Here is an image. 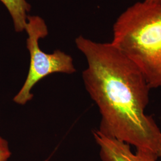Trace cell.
<instances>
[{
	"label": "cell",
	"mask_w": 161,
	"mask_h": 161,
	"mask_svg": "<svg viewBox=\"0 0 161 161\" xmlns=\"http://www.w3.org/2000/svg\"><path fill=\"white\" fill-rule=\"evenodd\" d=\"M75 44L86 58L82 80L101 115L98 130L137 150L157 155L161 130L144 112L150 88L141 70L112 42L79 36Z\"/></svg>",
	"instance_id": "1"
},
{
	"label": "cell",
	"mask_w": 161,
	"mask_h": 161,
	"mask_svg": "<svg viewBox=\"0 0 161 161\" xmlns=\"http://www.w3.org/2000/svg\"><path fill=\"white\" fill-rule=\"evenodd\" d=\"M141 70L150 88L161 87V3L129 7L113 26L111 42Z\"/></svg>",
	"instance_id": "2"
},
{
	"label": "cell",
	"mask_w": 161,
	"mask_h": 161,
	"mask_svg": "<svg viewBox=\"0 0 161 161\" xmlns=\"http://www.w3.org/2000/svg\"><path fill=\"white\" fill-rule=\"evenodd\" d=\"M25 31L28 35L26 47L30 54L28 74L23 86L13 98L19 105H25L33 98L34 86L48 75L55 73L72 74L76 72L72 57L57 50L53 53L41 50L39 40L46 38L48 34L45 20L38 16H29Z\"/></svg>",
	"instance_id": "3"
},
{
	"label": "cell",
	"mask_w": 161,
	"mask_h": 161,
	"mask_svg": "<svg viewBox=\"0 0 161 161\" xmlns=\"http://www.w3.org/2000/svg\"><path fill=\"white\" fill-rule=\"evenodd\" d=\"M94 138L100 147L102 161H161L155 153L136 150L133 153L130 144L107 136L98 130L92 131Z\"/></svg>",
	"instance_id": "4"
},
{
	"label": "cell",
	"mask_w": 161,
	"mask_h": 161,
	"mask_svg": "<svg viewBox=\"0 0 161 161\" xmlns=\"http://www.w3.org/2000/svg\"><path fill=\"white\" fill-rule=\"evenodd\" d=\"M5 6L13 22L16 32L25 31L31 5L26 0H0Z\"/></svg>",
	"instance_id": "5"
},
{
	"label": "cell",
	"mask_w": 161,
	"mask_h": 161,
	"mask_svg": "<svg viewBox=\"0 0 161 161\" xmlns=\"http://www.w3.org/2000/svg\"><path fill=\"white\" fill-rule=\"evenodd\" d=\"M7 141L0 136V161H7L11 156Z\"/></svg>",
	"instance_id": "6"
},
{
	"label": "cell",
	"mask_w": 161,
	"mask_h": 161,
	"mask_svg": "<svg viewBox=\"0 0 161 161\" xmlns=\"http://www.w3.org/2000/svg\"><path fill=\"white\" fill-rule=\"evenodd\" d=\"M147 1L154 3H161V0H146Z\"/></svg>",
	"instance_id": "7"
},
{
	"label": "cell",
	"mask_w": 161,
	"mask_h": 161,
	"mask_svg": "<svg viewBox=\"0 0 161 161\" xmlns=\"http://www.w3.org/2000/svg\"><path fill=\"white\" fill-rule=\"evenodd\" d=\"M157 156H158V157L161 159V147L159 149V150H158V153H157Z\"/></svg>",
	"instance_id": "8"
}]
</instances>
